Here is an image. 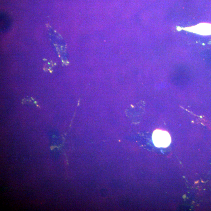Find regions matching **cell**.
<instances>
[{"label": "cell", "mask_w": 211, "mask_h": 211, "mask_svg": "<svg viewBox=\"0 0 211 211\" xmlns=\"http://www.w3.org/2000/svg\"><path fill=\"white\" fill-rule=\"evenodd\" d=\"M154 144L157 147H167L171 142V136L169 133L160 130H155L152 134Z\"/></svg>", "instance_id": "6da1fadb"}]
</instances>
